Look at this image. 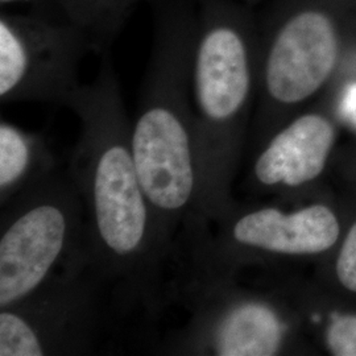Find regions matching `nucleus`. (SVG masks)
Here are the masks:
<instances>
[{
    "mask_svg": "<svg viewBox=\"0 0 356 356\" xmlns=\"http://www.w3.org/2000/svg\"><path fill=\"white\" fill-rule=\"evenodd\" d=\"M65 107L79 120L66 170L85 206L91 263L108 285L118 319L151 326L172 305L176 248L164 239L141 185L111 53Z\"/></svg>",
    "mask_w": 356,
    "mask_h": 356,
    "instance_id": "nucleus-1",
    "label": "nucleus"
},
{
    "mask_svg": "<svg viewBox=\"0 0 356 356\" xmlns=\"http://www.w3.org/2000/svg\"><path fill=\"white\" fill-rule=\"evenodd\" d=\"M151 57L131 122V149L164 239L176 248L179 229L198 218V153L191 64L197 0H149Z\"/></svg>",
    "mask_w": 356,
    "mask_h": 356,
    "instance_id": "nucleus-2",
    "label": "nucleus"
},
{
    "mask_svg": "<svg viewBox=\"0 0 356 356\" xmlns=\"http://www.w3.org/2000/svg\"><path fill=\"white\" fill-rule=\"evenodd\" d=\"M198 29L191 98L198 153V218L213 220L229 206L238 124L252 89L251 51L225 0H197Z\"/></svg>",
    "mask_w": 356,
    "mask_h": 356,
    "instance_id": "nucleus-3",
    "label": "nucleus"
},
{
    "mask_svg": "<svg viewBox=\"0 0 356 356\" xmlns=\"http://www.w3.org/2000/svg\"><path fill=\"white\" fill-rule=\"evenodd\" d=\"M0 207V307L90 254L85 206L66 169Z\"/></svg>",
    "mask_w": 356,
    "mask_h": 356,
    "instance_id": "nucleus-4",
    "label": "nucleus"
},
{
    "mask_svg": "<svg viewBox=\"0 0 356 356\" xmlns=\"http://www.w3.org/2000/svg\"><path fill=\"white\" fill-rule=\"evenodd\" d=\"M116 319L108 285L85 254L0 307V356L92 355Z\"/></svg>",
    "mask_w": 356,
    "mask_h": 356,
    "instance_id": "nucleus-5",
    "label": "nucleus"
},
{
    "mask_svg": "<svg viewBox=\"0 0 356 356\" xmlns=\"http://www.w3.org/2000/svg\"><path fill=\"white\" fill-rule=\"evenodd\" d=\"M172 302L191 316L153 347L159 355L272 356L286 342L280 312L267 301L229 292L225 277L179 276Z\"/></svg>",
    "mask_w": 356,
    "mask_h": 356,
    "instance_id": "nucleus-6",
    "label": "nucleus"
},
{
    "mask_svg": "<svg viewBox=\"0 0 356 356\" xmlns=\"http://www.w3.org/2000/svg\"><path fill=\"white\" fill-rule=\"evenodd\" d=\"M92 51L88 36L64 16L0 15V102L65 106L81 83L78 70Z\"/></svg>",
    "mask_w": 356,
    "mask_h": 356,
    "instance_id": "nucleus-7",
    "label": "nucleus"
},
{
    "mask_svg": "<svg viewBox=\"0 0 356 356\" xmlns=\"http://www.w3.org/2000/svg\"><path fill=\"white\" fill-rule=\"evenodd\" d=\"M338 41L330 19L318 11L294 13L272 38L264 60L269 102L294 106L323 85L335 66Z\"/></svg>",
    "mask_w": 356,
    "mask_h": 356,
    "instance_id": "nucleus-8",
    "label": "nucleus"
},
{
    "mask_svg": "<svg viewBox=\"0 0 356 356\" xmlns=\"http://www.w3.org/2000/svg\"><path fill=\"white\" fill-rule=\"evenodd\" d=\"M332 143L334 128L327 119L302 115L279 131L259 154L254 181L263 188H300L322 173Z\"/></svg>",
    "mask_w": 356,
    "mask_h": 356,
    "instance_id": "nucleus-9",
    "label": "nucleus"
},
{
    "mask_svg": "<svg viewBox=\"0 0 356 356\" xmlns=\"http://www.w3.org/2000/svg\"><path fill=\"white\" fill-rule=\"evenodd\" d=\"M61 168L48 139L0 120V206Z\"/></svg>",
    "mask_w": 356,
    "mask_h": 356,
    "instance_id": "nucleus-10",
    "label": "nucleus"
},
{
    "mask_svg": "<svg viewBox=\"0 0 356 356\" xmlns=\"http://www.w3.org/2000/svg\"><path fill=\"white\" fill-rule=\"evenodd\" d=\"M141 0H54L60 13L89 38L92 53H111Z\"/></svg>",
    "mask_w": 356,
    "mask_h": 356,
    "instance_id": "nucleus-11",
    "label": "nucleus"
},
{
    "mask_svg": "<svg viewBox=\"0 0 356 356\" xmlns=\"http://www.w3.org/2000/svg\"><path fill=\"white\" fill-rule=\"evenodd\" d=\"M327 346L337 356H356V316L332 319L327 331Z\"/></svg>",
    "mask_w": 356,
    "mask_h": 356,
    "instance_id": "nucleus-12",
    "label": "nucleus"
},
{
    "mask_svg": "<svg viewBox=\"0 0 356 356\" xmlns=\"http://www.w3.org/2000/svg\"><path fill=\"white\" fill-rule=\"evenodd\" d=\"M337 275L346 289L356 292V222L338 256Z\"/></svg>",
    "mask_w": 356,
    "mask_h": 356,
    "instance_id": "nucleus-13",
    "label": "nucleus"
},
{
    "mask_svg": "<svg viewBox=\"0 0 356 356\" xmlns=\"http://www.w3.org/2000/svg\"><path fill=\"white\" fill-rule=\"evenodd\" d=\"M342 110L346 118L356 124V85L347 90L342 103Z\"/></svg>",
    "mask_w": 356,
    "mask_h": 356,
    "instance_id": "nucleus-14",
    "label": "nucleus"
},
{
    "mask_svg": "<svg viewBox=\"0 0 356 356\" xmlns=\"http://www.w3.org/2000/svg\"><path fill=\"white\" fill-rule=\"evenodd\" d=\"M41 1H45V0H0L1 6H10V4H16V3H41ZM51 3H54V0H49ZM56 4V3H54ZM58 8V7H57Z\"/></svg>",
    "mask_w": 356,
    "mask_h": 356,
    "instance_id": "nucleus-15",
    "label": "nucleus"
}]
</instances>
